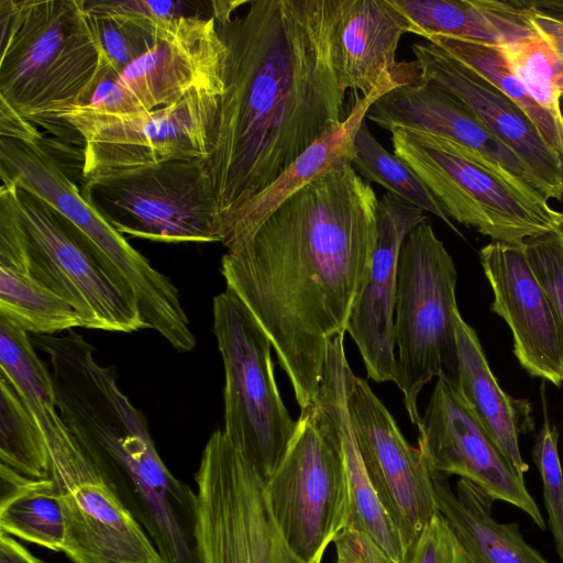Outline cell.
Instances as JSON below:
<instances>
[{
	"mask_svg": "<svg viewBox=\"0 0 563 563\" xmlns=\"http://www.w3.org/2000/svg\"><path fill=\"white\" fill-rule=\"evenodd\" d=\"M211 1L225 48L207 158L220 235L332 125L342 122L345 92L332 60L335 0Z\"/></svg>",
	"mask_w": 563,
	"mask_h": 563,
	"instance_id": "1",
	"label": "cell"
},
{
	"mask_svg": "<svg viewBox=\"0 0 563 563\" xmlns=\"http://www.w3.org/2000/svg\"><path fill=\"white\" fill-rule=\"evenodd\" d=\"M378 198L353 166L286 199L220 272L272 342L300 410L318 394L345 334L377 236Z\"/></svg>",
	"mask_w": 563,
	"mask_h": 563,
	"instance_id": "2",
	"label": "cell"
},
{
	"mask_svg": "<svg viewBox=\"0 0 563 563\" xmlns=\"http://www.w3.org/2000/svg\"><path fill=\"white\" fill-rule=\"evenodd\" d=\"M86 0H0V99L58 141L84 147L59 121L106 77Z\"/></svg>",
	"mask_w": 563,
	"mask_h": 563,
	"instance_id": "3",
	"label": "cell"
},
{
	"mask_svg": "<svg viewBox=\"0 0 563 563\" xmlns=\"http://www.w3.org/2000/svg\"><path fill=\"white\" fill-rule=\"evenodd\" d=\"M0 267L23 272L63 297L82 328L126 333L150 328L132 290L73 222L41 198L3 183Z\"/></svg>",
	"mask_w": 563,
	"mask_h": 563,
	"instance_id": "4",
	"label": "cell"
},
{
	"mask_svg": "<svg viewBox=\"0 0 563 563\" xmlns=\"http://www.w3.org/2000/svg\"><path fill=\"white\" fill-rule=\"evenodd\" d=\"M457 272L429 217L406 236L399 253L395 303L396 385L412 424L418 397L433 377L457 385L455 316Z\"/></svg>",
	"mask_w": 563,
	"mask_h": 563,
	"instance_id": "5",
	"label": "cell"
},
{
	"mask_svg": "<svg viewBox=\"0 0 563 563\" xmlns=\"http://www.w3.org/2000/svg\"><path fill=\"white\" fill-rule=\"evenodd\" d=\"M0 178L41 198L73 222L129 286L148 323L163 322L180 307L170 278L84 199L58 157L48 151L44 134L13 110L0 120Z\"/></svg>",
	"mask_w": 563,
	"mask_h": 563,
	"instance_id": "6",
	"label": "cell"
},
{
	"mask_svg": "<svg viewBox=\"0 0 563 563\" xmlns=\"http://www.w3.org/2000/svg\"><path fill=\"white\" fill-rule=\"evenodd\" d=\"M297 422L286 457L265 484L266 493L290 549L305 563H321L351 511L340 433L323 379Z\"/></svg>",
	"mask_w": 563,
	"mask_h": 563,
	"instance_id": "7",
	"label": "cell"
},
{
	"mask_svg": "<svg viewBox=\"0 0 563 563\" xmlns=\"http://www.w3.org/2000/svg\"><path fill=\"white\" fill-rule=\"evenodd\" d=\"M213 325L224 368V428L231 443L266 484L297 431L274 373L272 342L231 290L213 298Z\"/></svg>",
	"mask_w": 563,
	"mask_h": 563,
	"instance_id": "8",
	"label": "cell"
},
{
	"mask_svg": "<svg viewBox=\"0 0 563 563\" xmlns=\"http://www.w3.org/2000/svg\"><path fill=\"white\" fill-rule=\"evenodd\" d=\"M80 194L121 234L163 243H221L207 158L169 161L86 179Z\"/></svg>",
	"mask_w": 563,
	"mask_h": 563,
	"instance_id": "9",
	"label": "cell"
},
{
	"mask_svg": "<svg viewBox=\"0 0 563 563\" xmlns=\"http://www.w3.org/2000/svg\"><path fill=\"white\" fill-rule=\"evenodd\" d=\"M389 132L394 154L423 183L449 219L512 245L563 228L562 212L523 197L443 139L404 126Z\"/></svg>",
	"mask_w": 563,
	"mask_h": 563,
	"instance_id": "10",
	"label": "cell"
},
{
	"mask_svg": "<svg viewBox=\"0 0 563 563\" xmlns=\"http://www.w3.org/2000/svg\"><path fill=\"white\" fill-rule=\"evenodd\" d=\"M195 482L201 563H305L279 529L264 481L223 430L209 437Z\"/></svg>",
	"mask_w": 563,
	"mask_h": 563,
	"instance_id": "11",
	"label": "cell"
},
{
	"mask_svg": "<svg viewBox=\"0 0 563 563\" xmlns=\"http://www.w3.org/2000/svg\"><path fill=\"white\" fill-rule=\"evenodd\" d=\"M345 400L368 478L407 553L439 512L432 476L367 380L345 366Z\"/></svg>",
	"mask_w": 563,
	"mask_h": 563,
	"instance_id": "12",
	"label": "cell"
},
{
	"mask_svg": "<svg viewBox=\"0 0 563 563\" xmlns=\"http://www.w3.org/2000/svg\"><path fill=\"white\" fill-rule=\"evenodd\" d=\"M222 91L195 90L179 102L76 129L82 180L169 161L208 158Z\"/></svg>",
	"mask_w": 563,
	"mask_h": 563,
	"instance_id": "13",
	"label": "cell"
},
{
	"mask_svg": "<svg viewBox=\"0 0 563 563\" xmlns=\"http://www.w3.org/2000/svg\"><path fill=\"white\" fill-rule=\"evenodd\" d=\"M418 428V449L431 475H457L494 500L510 504L539 527L544 518L523 476L508 462L463 400L456 384L437 383Z\"/></svg>",
	"mask_w": 563,
	"mask_h": 563,
	"instance_id": "14",
	"label": "cell"
},
{
	"mask_svg": "<svg viewBox=\"0 0 563 563\" xmlns=\"http://www.w3.org/2000/svg\"><path fill=\"white\" fill-rule=\"evenodd\" d=\"M366 118L387 131L404 126L439 136L523 197L549 205L544 187L523 161L456 96L438 84L421 78L416 84L398 86L379 97Z\"/></svg>",
	"mask_w": 563,
	"mask_h": 563,
	"instance_id": "15",
	"label": "cell"
},
{
	"mask_svg": "<svg viewBox=\"0 0 563 563\" xmlns=\"http://www.w3.org/2000/svg\"><path fill=\"white\" fill-rule=\"evenodd\" d=\"M49 467L64 517L62 551L73 563H164L81 448L49 460Z\"/></svg>",
	"mask_w": 563,
	"mask_h": 563,
	"instance_id": "16",
	"label": "cell"
},
{
	"mask_svg": "<svg viewBox=\"0 0 563 563\" xmlns=\"http://www.w3.org/2000/svg\"><path fill=\"white\" fill-rule=\"evenodd\" d=\"M227 48L210 14L159 24L154 46L115 79L139 113L179 102L195 90L223 92Z\"/></svg>",
	"mask_w": 563,
	"mask_h": 563,
	"instance_id": "17",
	"label": "cell"
},
{
	"mask_svg": "<svg viewBox=\"0 0 563 563\" xmlns=\"http://www.w3.org/2000/svg\"><path fill=\"white\" fill-rule=\"evenodd\" d=\"M492 287V310L508 324L514 353L533 377L563 384V320L538 283L525 244L492 241L479 251Z\"/></svg>",
	"mask_w": 563,
	"mask_h": 563,
	"instance_id": "18",
	"label": "cell"
},
{
	"mask_svg": "<svg viewBox=\"0 0 563 563\" xmlns=\"http://www.w3.org/2000/svg\"><path fill=\"white\" fill-rule=\"evenodd\" d=\"M427 218L420 208L388 191L378 199L376 244L346 327L367 376L376 383L396 382L394 323L399 253L406 236Z\"/></svg>",
	"mask_w": 563,
	"mask_h": 563,
	"instance_id": "19",
	"label": "cell"
},
{
	"mask_svg": "<svg viewBox=\"0 0 563 563\" xmlns=\"http://www.w3.org/2000/svg\"><path fill=\"white\" fill-rule=\"evenodd\" d=\"M411 49L423 80L451 91L496 137L509 146L542 184L548 200L563 199V156L545 143L516 103L437 45L430 42L415 43Z\"/></svg>",
	"mask_w": 563,
	"mask_h": 563,
	"instance_id": "20",
	"label": "cell"
},
{
	"mask_svg": "<svg viewBox=\"0 0 563 563\" xmlns=\"http://www.w3.org/2000/svg\"><path fill=\"white\" fill-rule=\"evenodd\" d=\"M406 18L390 0H335L331 26L333 67L344 91L358 97L395 78L421 77L416 60H396Z\"/></svg>",
	"mask_w": 563,
	"mask_h": 563,
	"instance_id": "21",
	"label": "cell"
},
{
	"mask_svg": "<svg viewBox=\"0 0 563 563\" xmlns=\"http://www.w3.org/2000/svg\"><path fill=\"white\" fill-rule=\"evenodd\" d=\"M412 82L415 79L395 78L365 97H355L352 109L342 122L332 125L236 213L222 234L221 243L228 252L241 247L264 220L298 190L330 173L353 166L356 156L355 136L369 108L389 90Z\"/></svg>",
	"mask_w": 563,
	"mask_h": 563,
	"instance_id": "22",
	"label": "cell"
},
{
	"mask_svg": "<svg viewBox=\"0 0 563 563\" xmlns=\"http://www.w3.org/2000/svg\"><path fill=\"white\" fill-rule=\"evenodd\" d=\"M457 389L471 412L497 444L512 467L523 476L529 465L521 455L519 437L533 429L531 407L499 386L486 360L476 331L455 316Z\"/></svg>",
	"mask_w": 563,
	"mask_h": 563,
	"instance_id": "23",
	"label": "cell"
},
{
	"mask_svg": "<svg viewBox=\"0 0 563 563\" xmlns=\"http://www.w3.org/2000/svg\"><path fill=\"white\" fill-rule=\"evenodd\" d=\"M408 32L426 40L461 38L495 46L530 36V0H390Z\"/></svg>",
	"mask_w": 563,
	"mask_h": 563,
	"instance_id": "24",
	"label": "cell"
},
{
	"mask_svg": "<svg viewBox=\"0 0 563 563\" xmlns=\"http://www.w3.org/2000/svg\"><path fill=\"white\" fill-rule=\"evenodd\" d=\"M431 476L439 511L472 563H549L525 540L517 523L493 517L494 499L477 485L460 478L453 489L448 477Z\"/></svg>",
	"mask_w": 563,
	"mask_h": 563,
	"instance_id": "25",
	"label": "cell"
},
{
	"mask_svg": "<svg viewBox=\"0 0 563 563\" xmlns=\"http://www.w3.org/2000/svg\"><path fill=\"white\" fill-rule=\"evenodd\" d=\"M347 363L344 334H341L330 345L322 379L330 391L350 486L351 511L346 526L365 531L395 563H404L406 550L401 538L372 486L351 427L345 400Z\"/></svg>",
	"mask_w": 563,
	"mask_h": 563,
	"instance_id": "26",
	"label": "cell"
},
{
	"mask_svg": "<svg viewBox=\"0 0 563 563\" xmlns=\"http://www.w3.org/2000/svg\"><path fill=\"white\" fill-rule=\"evenodd\" d=\"M0 530L58 552L65 527L55 482L30 478L0 464Z\"/></svg>",
	"mask_w": 563,
	"mask_h": 563,
	"instance_id": "27",
	"label": "cell"
},
{
	"mask_svg": "<svg viewBox=\"0 0 563 563\" xmlns=\"http://www.w3.org/2000/svg\"><path fill=\"white\" fill-rule=\"evenodd\" d=\"M427 41L487 80L516 103L531 120L545 143L563 156V125L530 96L510 70L499 46L445 36H433Z\"/></svg>",
	"mask_w": 563,
	"mask_h": 563,
	"instance_id": "28",
	"label": "cell"
},
{
	"mask_svg": "<svg viewBox=\"0 0 563 563\" xmlns=\"http://www.w3.org/2000/svg\"><path fill=\"white\" fill-rule=\"evenodd\" d=\"M0 317L34 335L82 327L75 308L30 275L0 267Z\"/></svg>",
	"mask_w": 563,
	"mask_h": 563,
	"instance_id": "29",
	"label": "cell"
},
{
	"mask_svg": "<svg viewBox=\"0 0 563 563\" xmlns=\"http://www.w3.org/2000/svg\"><path fill=\"white\" fill-rule=\"evenodd\" d=\"M0 464L30 478H48L51 474L42 433L13 386L1 374Z\"/></svg>",
	"mask_w": 563,
	"mask_h": 563,
	"instance_id": "30",
	"label": "cell"
},
{
	"mask_svg": "<svg viewBox=\"0 0 563 563\" xmlns=\"http://www.w3.org/2000/svg\"><path fill=\"white\" fill-rule=\"evenodd\" d=\"M355 148L353 165L368 183H376L423 212L434 214L451 230L462 235L423 183L395 154L379 144L365 121L355 136Z\"/></svg>",
	"mask_w": 563,
	"mask_h": 563,
	"instance_id": "31",
	"label": "cell"
},
{
	"mask_svg": "<svg viewBox=\"0 0 563 563\" xmlns=\"http://www.w3.org/2000/svg\"><path fill=\"white\" fill-rule=\"evenodd\" d=\"M499 47L530 96L563 125V58L537 32Z\"/></svg>",
	"mask_w": 563,
	"mask_h": 563,
	"instance_id": "32",
	"label": "cell"
},
{
	"mask_svg": "<svg viewBox=\"0 0 563 563\" xmlns=\"http://www.w3.org/2000/svg\"><path fill=\"white\" fill-rule=\"evenodd\" d=\"M89 12L101 48V59L115 78L154 46L162 23L117 11Z\"/></svg>",
	"mask_w": 563,
	"mask_h": 563,
	"instance_id": "33",
	"label": "cell"
},
{
	"mask_svg": "<svg viewBox=\"0 0 563 563\" xmlns=\"http://www.w3.org/2000/svg\"><path fill=\"white\" fill-rule=\"evenodd\" d=\"M559 432L543 420L532 452V459L540 474L548 521L558 554L563 563V471L558 450Z\"/></svg>",
	"mask_w": 563,
	"mask_h": 563,
	"instance_id": "34",
	"label": "cell"
},
{
	"mask_svg": "<svg viewBox=\"0 0 563 563\" xmlns=\"http://www.w3.org/2000/svg\"><path fill=\"white\" fill-rule=\"evenodd\" d=\"M528 263L563 320V228L525 242Z\"/></svg>",
	"mask_w": 563,
	"mask_h": 563,
	"instance_id": "35",
	"label": "cell"
},
{
	"mask_svg": "<svg viewBox=\"0 0 563 563\" xmlns=\"http://www.w3.org/2000/svg\"><path fill=\"white\" fill-rule=\"evenodd\" d=\"M404 563H472L452 527L439 511L422 531Z\"/></svg>",
	"mask_w": 563,
	"mask_h": 563,
	"instance_id": "36",
	"label": "cell"
},
{
	"mask_svg": "<svg viewBox=\"0 0 563 563\" xmlns=\"http://www.w3.org/2000/svg\"><path fill=\"white\" fill-rule=\"evenodd\" d=\"M334 563H395L365 531L344 527L333 539Z\"/></svg>",
	"mask_w": 563,
	"mask_h": 563,
	"instance_id": "37",
	"label": "cell"
},
{
	"mask_svg": "<svg viewBox=\"0 0 563 563\" xmlns=\"http://www.w3.org/2000/svg\"><path fill=\"white\" fill-rule=\"evenodd\" d=\"M89 11H117L144 16L153 22L161 23L185 14V2L180 1H87Z\"/></svg>",
	"mask_w": 563,
	"mask_h": 563,
	"instance_id": "38",
	"label": "cell"
},
{
	"mask_svg": "<svg viewBox=\"0 0 563 563\" xmlns=\"http://www.w3.org/2000/svg\"><path fill=\"white\" fill-rule=\"evenodd\" d=\"M531 2V0H530ZM530 23L533 30L563 57V15H555L536 9L531 3Z\"/></svg>",
	"mask_w": 563,
	"mask_h": 563,
	"instance_id": "39",
	"label": "cell"
},
{
	"mask_svg": "<svg viewBox=\"0 0 563 563\" xmlns=\"http://www.w3.org/2000/svg\"><path fill=\"white\" fill-rule=\"evenodd\" d=\"M0 563H43L11 536L0 531Z\"/></svg>",
	"mask_w": 563,
	"mask_h": 563,
	"instance_id": "40",
	"label": "cell"
},
{
	"mask_svg": "<svg viewBox=\"0 0 563 563\" xmlns=\"http://www.w3.org/2000/svg\"><path fill=\"white\" fill-rule=\"evenodd\" d=\"M531 3L542 12L563 15V0H531Z\"/></svg>",
	"mask_w": 563,
	"mask_h": 563,
	"instance_id": "41",
	"label": "cell"
},
{
	"mask_svg": "<svg viewBox=\"0 0 563 563\" xmlns=\"http://www.w3.org/2000/svg\"><path fill=\"white\" fill-rule=\"evenodd\" d=\"M561 112H562V115H563V95H562V98H561Z\"/></svg>",
	"mask_w": 563,
	"mask_h": 563,
	"instance_id": "42",
	"label": "cell"
},
{
	"mask_svg": "<svg viewBox=\"0 0 563 563\" xmlns=\"http://www.w3.org/2000/svg\"><path fill=\"white\" fill-rule=\"evenodd\" d=\"M563 58V57H562Z\"/></svg>",
	"mask_w": 563,
	"mask_h": 563,
	"instance_id": "43",
	"label": "cell"
}]
</instances>
